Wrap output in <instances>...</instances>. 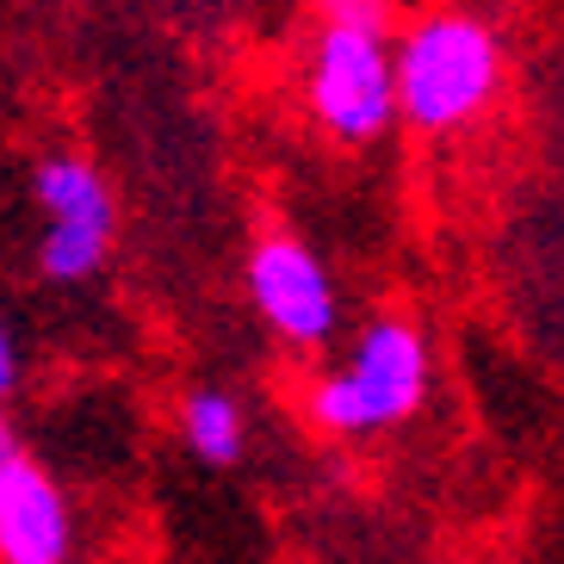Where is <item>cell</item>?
<instances>
[{
    "instance_id": "6da1fadb",
    "label": "cell",
    "mask_w": 564,
    "mask_h": 564,
    "mask_svg": "<svg viewBox=\"0 0 564 564\" xmlns=\"http://www.w3.org/2000/svg\"><path fill=\"white\" fill-rule=\"evenodd\" d=\"M384 7L341 0L311 51V112L335 143H372L398 118V51H384Z\"/></svg>"
},
{
    "instance_id": "7a4b0ae2",
    "label": "cell",
    "mask_w": 564,
    "mask_h": 564,
    "mask_svg": "<svg viewBox=\"0 0 564 564\" xmlns=\"http://www.w3.org/2000/svg\"><path fill=\"white\" fill-rule=\"evenodd\" d=\"M497 32L471 13H422L398 44V112L415 131H453L497 94Z\"/></svg>"
},
{
    "instance_id": "3957f363",
    "label": "cell",
    "mask_w": 564,
    "mask_h": 564,
    "mask_svg": "<svg viewBox=\"0 0 564 564\" xmlns=\"http://www.w3.org/2000/svg\"><path fill=\"white\" fill-rule=\"evenodd\" d=\"M429 398V341L415 323L384 316L360 335V348L341 372L316 379L311 415L329 434H372V429H398L422 410Z\"/></svg>"
},
{
    "instance_id": "277c9868",
    "label": "cell",
    "mask_w": 564,
    "mask_h": 564,
    "mask_svg": "<svg viewBox=\"0 0 564 564\" xmlns=\"http://www.w3.org/2000/svg\"><path fill=\"white\" fill-rule=\"evenodd\" d=\"M249 299L292 348H323L335 335V285L329 267L299 236H261L249 254Z\"/></svg>"
},
{
    "instance_id": "5b68a950",
    "label": "cell",
    "mask_w": 564,
    "mask_h": 564,
    "mask_svg": "<svg viewBox=\"0 0 564 564\" xmlns=\"http://www.w3.org/2000/svg\"><path fill=\"white\" fill-rule=\"evenodd\" d=\"M75 521H68L63 484L37 459L13 453L0 465V564H68Z\"/></svg>"
},
{
    "instance_id": "8992f818",
    "label": "cell",
    "mask_w": 564,
    "mask_h": 564,
    "mask_svg": "<svg viewBox=\"0 0 564 564\" xmlns=\"http://www.w3.org/2000/svg\"><path fill=\"white\" fill-rule=\"evenodd\" d=\"M37 205L51 212V224L94 230V236H106V242H112V230H118L112 186H106L100 167L82 162V155H51V162H37Z\"/></svg>"
},
{
    "instance_id": "52a82bcc",
    "label": "cell",
    "mask_w": 564,
    "mask_h": 564,
    "mask_svg": "<svg viewBox=\"0 0 564 564\" xmlns=\"http://www.w3.org/2000/svg\"><path fill=\"white\" fill-rule=\"evenodd\" d=\"M181 429L186 441H193V453H199L205 465H230L236 453H242V410H236V398H224V391H193L181 410Z\"/></svg>"
},
{
    "instance_id": "ba28073f",
    "label": "cell",
    "mask_w": 564,
    "mask_h": 564,
    "mask_svg": "<svg viewBox=\"0 0 564 564\" xmlns=\"http://www.w3.org/2000/svg\"><path fill=\"white\" fill-rule=\"evenodd\" d=\"M106 249H112L106 236L68 230V224H51V230H44V242H37V267H44V280L75 285V280H87V273H100Z\"/></svg>"
},
{
    "instance_id": "9c48e42d",
    "label": "cell",
    "mask_w": 564,
    "mask_h": 564,
    "mask_svg": "<svg viewBox=\"0 0 564 564\" xmlns=\"http://www.w3.org/2000/svg\"><path fill=\"white\" fill-rule=\"evenodd\" d=\"M13 372H19V360H13V341H7V323H0V398L13 391Z\"/></svg>"
},
{
    "instance_id": "30bf717a",
    "label": "cell",
    "mask_w": 564,
    "mask_h": 564,
    "mask_svg": "<svg viewBox=\"0 0 564 564\" xmlns=\"http://www.w3.org/2000/svg\"><path fill=\"white\" fill-rule=\"evenodd\" d=\"M13 453H19V447H13V429H7V415H0V465L13 459Z\"/></svg>"
}]
</instances>
